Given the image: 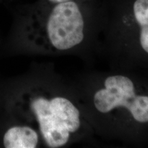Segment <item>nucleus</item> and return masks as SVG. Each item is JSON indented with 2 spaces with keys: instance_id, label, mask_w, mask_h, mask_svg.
<instances>
[{
  "instance_id": "1",
  "label": "nucleus",
  "mask_w": 148,
  "mask_h": 148,
  "mask_svg": "<svg viewBox=\"0 0 148 148\" xmlns=\"http://www.w3.org/2000/svg\"><path fill=\"white\" fill-rule=\"evenodd\" d=\"M29 108L44 141L49 147L66 145L84 129V113L73 97L38 95L30 99Z\"/></svg>"
},
{
  "instance_id": "2",
  "label": "nucleus",
  "mask_w": 148,
  "mask_h": 148,
  "mask_svg": "<svg viewBox=\"0 0 148 148\" xmlns=\"http://www.w3.org/2000/svg\"><path fill=\"white\" fill-rule=\"evenodd\" d=\"M91 106L103 116L131 118L139 123H148V95L137 93L128 75H106L90 96Z\"/></svg>"
},
{
  "instance_id": "3",
  "label": "nucleus",
  "mask_w": 148,
  "mask_h": 148,
  "mask_svg": "<svg viewBox=\"0 0 148 148\" xmlns=\"http://www.w3.org/2000/svg\"><path fill=\"white\" fill-rule=\"evenodd\" d=\"M3 142L6 148H35L38 145L39 135L27 125L14 126L5 133Z\"/></svg>"
},
{
  "instance_id": "4",
  "label": "nucleus",
  "mask_w": 148,
  "mask_h": 148,
  "mask_svg": "<svg viewBox=\"0 0 148 148\" xmlns=\"http://www.w3.org/2000/svg\"><path fill=\"white\" fill-rule=\"evenodd\" d=\"M70 1V0H41L40 5H53L56 3L64 2V1Z\"/></svg>"
}]
</instances>
